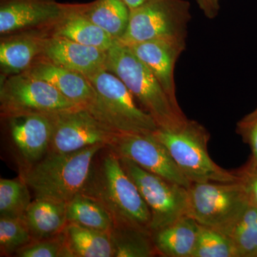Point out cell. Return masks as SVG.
I'll return each mask as SVG.
<instances>
[{
	"mask_svg": "<svg viewBox=\"0 0 257 257\" xmlns=\"http://www.w3.org/2000/svg\"><path fill=\"white\" fill-rule=\"evenodd\" d=\"M82 194L96 199L110 214L114 226L151 231V213L136 184L109 147L96 154Z\"/></svg>",
	"mask_w": 257,
	"mask_h": 257,
	"instance_id": "obj_1",
	"label": "cell"
},
{
	"mask_svg": "<svg viewBox=\"0 0 257 257\" xmlns=\"http://www.w3.org/2000/svg\"><path fill=\"white\" fill-rule=\"evenodd\" d=\"M96 145L68 153L47 154L41 160L21 167L20 176L35 198L67 203L82 192L96 154Z\"/></svg>",
	"mask_w": 257,
	"mask_h": 257,
	"instance_id": "obj_2",
	"label": "cell"
},
{
	"mask_svg": "<svg viewBox=\"0 0 257 257\" xmlns=\"http://www.w3.org/2000/svg\"><path fill=\"white\" fill-rule=\"evenodd\" d=\"M105 69L124 83L158 128H177L188 119L176 109L150 69L126 45L116 41L106 51Z\"/></svg>",
	"mask_w": 257,
	"mask_h": 257,
	"instance_id": "obj_3",
	"label": "cell"
},
{
	"mask_svg": "<svg viewBox=\"0 0 257 257\" xmlns=\"http://www.w3.org/2000/svg\"><path fill=\"white\" fill-rule=\"evenodd\" d=\"M153 135L165 145L179 170L191 183L240 180L235 171L224 170L211 160L208 152L210 134L195 120L187 119L177 128H158Z\"/></svg>",
	"mask_w": 257,
	"mask_h": 257,
	"instance_id": "obj_4",
	"label": "cell"
},
{
	"mask_svg": "<svg viewBox=\"0 0 257 257\" xmlns=\"http://www.w3.org/2000/svg\"><path fill=\"white\" fill-rule=\"evenodd\" d=\"M87 77L95 91L94 100L87 109L103 124L117 134L153 133L158 128L114 74L104 68Z\"/></svg>",
	"mask_w": 257,
	"mask_h": 257,
	"instance_id": "obj_5",
	"label": "cell"
},
{
	"mask_svg": "<svg viewBox=\"0 0 257 257\" xmlns=\"http://www.w3.org/2000/svg\"><path fill=\"white\" fill-rule=\"evenodd\" d=\"M188 192L189 215L228 236L249 204L240 180L192 183Z\"/></svg>",
	"mask_w": 257,
	"mask_h": 257,
	"instance_id": "obj_6",
	"label": "cell"
},
{
	"mask_svg": "<svg viewBox=\"0 0 257 257\" xmlns=\"http://www.w3.org/2000/svg\"><path fill=\"white\" fill-rule=\"evenodd\" d=\"M192 16L187 0H146L131 10L128 28L118 41L125 45L157 40H187Z\"/></svg>",
	"mask_w": 257,
	"mask_h": 257,
	"instance_id": "obj_7",
	"label": "cell"
},
{
	"mask_svg": "<svg viewBox=\"0 0 257 257\" xmlns=\"http://www.w3.org/2000/svg\"><path fill=\"white\" fill-rule=\"evenodd\" d=\"M53 86L25 73L6 77L0 88V109L5 118L51 114L78 107Z\"/></svg>",
	"mask_w": 257,
	"mask_h": 257,
	"instance_id": "obj_8",
	"label": "cell"
},
{
	"mask_svg": "<svg viewBox=\"0 0 257 257\" xmlns=\"http://www.w3.org/2000/svg\"><path fill=\"white\" fill-rule=\"evenodd\" d=\"M119 159L150 209L152 232L189 215V188L147 172L127 159Z\"/></svg>",
	"mask_w": 257,
	"mask_h": 257,
	"instance_id": "obj_9",
	"label": "cell"
},
{
	"mask_svg": "<svg viewBox=\"0 0 257 257\" xmlns=\"http://www.w3.org/2000/svg\"><path fill=\"white\" fill-rule=\"evenodd\" d=\"M51 116L52 135L47 154L68 153L96 145L109 146L117 135L83 106Z\"/></svg>",
	"mask_w": 257,
	"mask_h": 257,
	"instance_id": "obj_10",
	"label": "cell"
},
{
	"mask_svg": "<svg viewBox=\"0 0 257 257\" xmlns=\"http://www.w3.org/2000/svg\"><path fill=\"white\" fill-rule=\"evenodd\" d=\"M107 147L119 158L127 159L147 172L186 188H189L192 184L153 133L117 134Z\"/></svg>",
	"mask_w": 257,
	"mask_h": 257,
	"instance_id": "obj_11",
	"label": "cell"
},
{
	"mask_svg": "<svg viewBox=\"0 0 257 257\" xmlns=\"http://www.w3.org/2000/svg\"><path fill=\"white\" fill-rule=\"evenodd\" d=\"M128 47L155 75L176 109L182 111L177 101L175 69L187 47V40L157 39Z\"/></svg>",
	"mask_w": 257,
	"mask_h": 257,
	"instance_id": "obj_12",
	"label": "cell"
},
{
	"mask_svg": "<svg viewBox=\"0 0 257 257\" xmlns=\"http://www.w3.org/2000/svg\"><path fill=\"white\" fill-rule=\"evenodd\" d=\"M66 11L56 0H0V33L53 26Z\"/></svg>",
	"mask_w": 257,
	"mask_h": 257,
	"instance_id": "obj_13",
	"label": "cell"
},
{
	"mask_svg": "<svg viewBox=\"0 0 257 257\" xmlns=\"http://www.w3.org/2000/svg\"><path fill=\"white\" fill-rule=\"evenodd\" d=\"M51 114H25L8 118L12 140L23 166L33 165L46 156L52 135Z\"/></svg>",
	"mask_w": 257,
	"mask_h": 257,
	"instance_id": "obj_14",
	"label": "cell"
},
{
	"mask_svg": "<svg viewBox=\"0 0 257 257\" xmlns=\"http://www.w3.org/2000/svg\"><path fill=\"white\" fill-rule=\"evenodd\" d=\"M40 58L88 77L105 68L106 52L50 35L45 37Z\"/></svg>",
	"mask_w": 257,
	"mask_h": 257,
	"instance_id": "obj_15",
	"label": "cell"
},
{
	"mask_svg": "<svg viewBox=\"0 0 257 257\" xmlns=\"http://www.w3.org/2000/svg\"><path fill=\"white\" fill-rule=\"evenodd\" d=\"M24 73L53 86L77 105L87 108L95 98V91L84 74L38 59Z\"/></svg>",
	"mask_w": 257,
	"mask_h": 257,
	"instance_id": "obj_16",
	"label": "cell"
},
{
	"mask_svg": "<svg viewBox=\"0 0 257 257\" xmlns=\"http://www.w3.org/2000/svg\"><path fill=\"white\" fill-rule=\"evenodd\" d=\"M46 33L21 32L0 43V66L7 75L24 73L41 57Z\"/></svg>",
	"mask_w": 257,
	"mask_h": 257,
	"instance_id": "obj_17",
	"label": "cell"
},
{
	"mask_svg": "<svg viewBox=\"0 0 257 257\" xmlns=\"http://www.w3.org/2000/svg\"><path fill=\"white\" fill-rule=\"evenodd\" d=\"M199 230L197 221L186 215L152 231L157 254L165 257H192Z\"/></svg>",
	"mask_w": 257,
	"mask_h": 257,
	"instance_id": "obj_18",
	"label": "cell"
},
{
	"mask_svg": "<svg viewBox=\"0 0 257 257\" xmlns=\"http://www.w3.org/2000/svg\"><path fill=\"white\" fill-rule=\"evenodd\" d=\"M51 35L64 37L85 46L107 51L115 40L107 32L93 23L76 9L74 5H66V11L53 25Z\"/></svg>",
	"mask_w": 257,
	"mask_h": 257,
	"instance_id": "obj_19",
	"label": "cell"
},
{
	"mask_svg": "<svg viewBox=\"0 0 257 257\" xmlns=\"http://www.w3.org/2000/svg\"><path fill=\"white\" fill-rule=\"evenodd\" d=\"M32 239L60 234L67 226V203L35 198L25 214ZM32 240V241H33Z\"/></svg>",
	"mask_w": 257,
	"mask_h": 257,
	"instance_id": "obj_20",
	"label": "cell"
},
{
	"mask_svg": "<svg viewBox=\"0 0 257 257\" xmlns=\"http://www.w3.org/2000/svg\"><path fill=\"white\" fill-rule=\"evenodd\" d=\"M74 6L81 14L115 40H119L126 31L131 10L123 0H95Z\"/></svg>",
	"mask_w": 257,
	"mask_h": 257,
	"instance_id": "obj_21",
	"label": "cell"
},
{
	"mask_svg": "<svg viewBox=\"0 0 257 257\" xmlns=\"http://www.w3.org/2000/svg\"><path fill=\"white\" fill-rule=\"evenodd\" d=\"M63 233L69 257H114L109 232L68 222Z\"/></svg>",
	"mask_w": 257,
	"mask_h": 257,
	"instance_id": "obj_22",
	"label": "cell"
},
{
	"mask_svg": "<svg viewBox=\"0 0 257 257\" xmlns=\"http://www.w3.org/2000/svg\"><path fill=\"white\" fill-rule=\"evenodd\" d=\"M67 219L69 223L109 233L114 226L110 214L104 206L82 193L67 203Z\"/></svg>",
	"mask_w": 257,
	"mask_h": 257,
	"instance_id": "obj_23",
	"label": "cell"
},
{
	"mask_svg": "<svg viewBox=\"0 0 257 257\" xmlns=\"http://www.w3.org/2000/svg\"><path fill=\"white\" fill-rule=\"evenodd\" d=\"M109 234L114 257H152L157 254L152 231L135 226H114Z\"/></svg>",
	"mask_w": 257,
	"mask_h": 257,
	"instance_id": "obj_24",
	"label": "cell"
},
{
	"mask_svg": "<svg viewBox=\"0 0 257 257\" xmlns=\"http://www.w3.org/2000/svg\"><path fill=\"white\" fill-rule=\"evenodd\" d=\"M30 189L21 177L0 179V216H25L32 202Z\"/></svg>",
	"mask_w": 257,
	"mask_h": 257,
	"instance_id": "obj_25",
	"label": "cell"
},
{
	"mask_svg": "<svg viewBox=\"0 0 257 257\" xmlns=\"http://www.w3.org/2000/svg\"><path fill=\"white\" fill-rule=\"evenodd\" d=\"M239 257H257V208L251 204L229 235Z\"/></svg>",
	"mask_w": 257,
	"mask_h": 257,
	"instance_id": "obj_26",
	"label": "cell"
},
{
	"mask_svg": "<svg viewBox=\"0 0 257 257\" xmlns=\"http://www.w3.org/2000/svg\"><path fill=\"white\" fill-rule=\"evenodd\" d=\"M32 236L25 219L0 216V251L1 256H9L32 241Z\"/></svg>",
	"mask_w": 257,
	"mask_h": 257,
	"instance_id": "obj_27",
	"label": "cell"
},
{
	"mask_svg": "<svg viewBox=\"0 0 257 257\" xmlns=\"http://www.w3.org/2000/svg\"><path fill=\"white\" fill-rule=\"evenodd\" d=\"M192 257H239L231 238L207 226L199 225Z\"/></svg>",
	"mask_w": 257,
	"mask_h": 257,
	"instance_id": "obj_28",
	"label": "cell"
},
{
	"mask_svg": "<svg viewBox=\"0 0 257 257\" xmlns=\"http://www.w3.org/2000/svg\"><path fill=\"white\" fill-rule=\"evenodd\" d=\"M18 257H69L63 231L60 234L33 240L15 253Z\"/></svg>",
	"mask_w": 257,
	"mask_h": 257,
	"instance_id": "obj_29",
	"label": "cell"
},
{
	"mask_svg": "<svg viewBox=\"0 0 257 257\" xmlns=\"http://www.w3.org/2000/svg\"><path fill=\"white\" fill-rule=\"evenodd\" d=\"M236 132L251 150V157L247 163L257 165V106L236 123Z\"/></svg>",
	"mask_w": 257,
	"mask_h": 257,
	"instance_id": "obj_30",
	"label": "cell"
},
{
	"mask_svg": "<svg viewBox=\"0 0 257 257\" xmlns=\"http://www.w3.org/2000/svg\"><path fill=\"white\" fill-rule=\"evenodd\" d=\"M242 183L248 202L257 208V165H246L235 171Z\"/></svg>",
	"mask_w": 257,
	"mask_h": 257,
	"instance_id": "obj_31",
	"label": "cell"
},
{
	"mask_svg": "<svg viewBox=\"0 0 257 257\" xmlns=\"http://www.w3.org/2000/svg\"><path fill=\"white\" fill-rule=\"evenodd\" d=\"M222 0H196L199 9L202 10L204 16L209 20L215 19L221 9Z\"/></svg>",
	"mask_w": 257,
	"mask_h": 257,
	"instance_id": "obj_32",
	"label": "cell"
},
{
	"mask_svg": "<svg viewBox=\"0 0 257 257\" xmlns=\"http://www.w3.org/2000/svg\"><path fill=\"white\" fill-rule=\"evenodd\" d=\"M123 1L127 5L130 9L132 10L138 8L140 5L145 3L146 0H123Z\"/></svg>",
	"mask_w": 257,
	"mask_h": 257,
	"instance_id": "obj_33",
	"label": "cell"
}]
</instances>
